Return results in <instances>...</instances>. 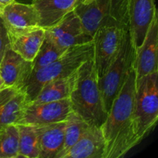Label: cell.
I'll return each instance as SVG.
<instances>
[{"mask_svg":"<svg viewBox=\"0 0 158 158\" xmlns=\"http://www.w3.org/2000/svg\"><path fill=\"white\" fill-rule=\"evenodd\" d=\"M136 74L131 68L100 128L105 139L103 158L123 157L140 140L134 121Z\"/></svg>","mask_w":158,"mask_h":158,"instance_id":"1","label":"cell"},{"mask_svg":"<svg viewBox=\"0 0 158 158\" xmlns=\"http://www.w3.org/2000/svg\"><path fill=\"white\" fill-rule=\"evenodd\" d=\"M69 98L74 113L89 125L101 127L107 114L103 107L94 56L77 69L75 84Z\"/></svg>","mask_w":158,"mask_h":158,"instance_id":"2","label":"cell"},{"mask_svg":"<svg viewBox=\"0 0 158 158\" xmlns=\"http://www.w3.org/2000/svg\"><path fill=\"white\" fill-rule=\"evenodd\" d=\"M94 56V42L70 47L57 60L48 66L32 71L23 88L32 101L44 85L52 80L67 77L79 69L87 60Z\"/></svg>","mask_w":158,"mask_h":158,"instance_id":"3","label":"cell"},{"mask_svg":"<svg viewBox=\"0 0 158 158\" xmlns=\"http://www.w3.org/2000/svg\"><path fill=\"white\" fill-rule=\"evenodd\" d=\"M74 12L85 32L93 37L102 27L129 29L127 0H94L87 5L80 3Z\"/></svg>","mask_w":158,"mask_h":158,"instance_id":"4","label":"cell"},{"mask_svg":"<svg viewBox=\"0 0 158 158\" xmlns=\"http://www.w3.org/2000/svg\"><path fill=\"white\" fill-rule=\"evenodd\" d=\"M135 51L130 31L127 29L118 54L107 70L99 79L100 94L106 114H108L113 101L121 89L130 70L134 66Z\"/></svg>","mask_w":158,"mask_h":158,"instance_id":"5","label":"cell"},{"mask_svg":"<svg viewBox=\"0 0 158 158\" xmlns=\"http://www.w3.org/2000/svg\"><path fill=\"white\" fill-rule=\"evenodd\" d=\"M158 72L136 79L134 121L141 141L156 127L158 120Z\"/></svg>","mask_w":158,"mask_h":158,"instance_id":"6","label":"cell"},{"mask_svg":"<svg viewBox=\"0 0 158 158\" xmlns=\"http://www.w3.org/2000/svg\"><path fill=\"white\" fill-rule=\"evenodd\" d=\"M127 29L114 26L99 29L94 35V61L98 79L107 70L121 46Z\"/></svg>","mask_w":158,"mask_h":158,"instance_id":"7","label":"cell"},{"mask_svg":"<svg viewBox=\"0 0 158 158\" xmlns=\"http://www.w3.org/2000/svg\"><path fill=\"white\" fill-rule=\"evenodd\" d=\"M72 111L69 98L44 103L29 102L19 123L42 126L57 123L66 120Z\"/></svg>","mask_w":158,"mask_h":158,"instance_id":"8","label":"cell"},{"mask_svg":"<svg viewBox=\"0 0 158 158\" xmlns=\"http://www.w3.org/2000/svg\"><path fill=\"white\" fill-rule=\"evenodd\" d=\"M9 35H15L40 27V19L32 3L19 2L15 0L0 12Z\"/></svg>","mask_w":158,"mask_h":158,"instance_id":"9","label":"cell"},{"mask_svg":"<svg viewBox=\"0 0 158 158\" xmlns=\"http://www.w3.org/2000/svg\"><path fill=\"white\" fill-rule=\"evenodd\" d=\"M158 17L154 18L141 45L135 51L134 69L136 79L158 72Z\"/></svg>","mask_w":158,"mask_h":158,"instance_id":"10","label":"cell"},{"mask_svg":"<svg viewBox=\"0 0 158 158\" xmlns=\"http://www.w3.org/2000/svg\"><path fill=\"white\" fill-rule=\"evenodd\" d=\"M129 31L135 49L141 45L148 28L157 15L154 0H127Z\"/></svg>","mask_w":158,"mask_h":158,"instance_id":"11","label":"cell"},{"mask_svg":"<svg viewBox=\"0 0 158 158\" xmlns=\"http://www.w3.org/2000/svg\"><path fill=\"white\" fill-rule=\"evenodd\" d=\"M32 62L23 59L10 47L0 63V75L6 86L23 89L32 72Z\"/></svg>","mask_w":158,"mask_h":158,"instance_id":"12","label":"cell"},{"mask_svg":"<svg viewBox=\"0 0 158 158\" xmlns=\"http://www.w3.org/2000/svg\"><path fill=\"white\" fill-rule=\"evenodd\" d=\"M29 103L23 89L7 86L0 91V128L18 124Z\"/></svg>","mask_w":158,"mask_h":158,"instance_id":"13","label":"cell"},{"mask_svg":"<svg viewBox=\"0 0 158 158\" xmlns=\"http://www.w3.org/2000/svg\"><path fill=\"white\" fill-rule=\"evenodd\" d=\"M105 139L100 127L89 125L63 158H103Z\"/></svg>","mask_w":158,"mask_h":158,"instance_id":"14","label":"cell"},{"mask_svg":"<svg viewBox=\"0 0 158 158\" xmlns=\"http://www.w3.org/2000/svg\"><path fill=\"white\" fill-rule=\"evenodd\" d=\"M82 0H32L39 19L40 26L46 29L55 26L71 13Z\"/></svg>","mask_w":158,"mask_h":158,"instance_id":"15","label":"cell"},{"mask_svg":"<svg viewBox=\"0 0 158 158\" xmlns=\"http://www.w3.org/2000/svg\"><path fill=\"white\" fill-rule=\"evenodd\" d=\"M66 120L36 126L40 148V158H56L64 141Z\"/></svg>","mask_w":158,"mask_h":158,"instance_id":"16","label":"cell"},{"mask_svg":"<svg viewBox=\"0 0 158 158\" xmlns=\"http://www.w3.org/2000/svg\"><path fill=\"white\" fill-rule=\"evenodd\" d=\"M45 39V29L41 27L24 33L9 35L10 49L23 59L32 62Z\"/></svg>","mask_w":158,"mask_h":158,"instance_id":"17","label":"cell"},{"mask_svg":"<svg viewBox=\"0 0 158 158\" xmlns=\"http://www.w3.org/2000/svg\"><path fill=\"white\" fill-rule=\"evenodd\" d=\"M77 75V70L67 77H62L46 83L42 87L36 97L30 102L44 103L69 98L73 89Z\"/></svg>","mask_w":158,"mask_h":158,"instance_id":"18","label":"cell"},{"mask_svg":"<svg viewBox=\"0 0 158 158\" xmlns=\"http://www.w3.org/2000/svg\"><path fill=\"white\" fill-rule=\"evenodd\" d=\"M19 158H40V148L36 126L19 123Z\"/></svg>","mask_w":158,"mask_h":158,"instance_id":"19","label":"cell"},{"mask_svg":"<svg viewBox=\"0 0 158 158\" xmlns=\"http://www.w3.org/2000/svg\"><path fill=\"white\" fill-rule=\"evenodd\" d=\"M88 126L89 124L73 111L69 114L66 120L63 148L56 156V158H63L67 151H69L81 137Z\"/></svg>","mask_w":158,"mask_h":158,"instance_id":"20","label":"cell"},{"mask_svg":"<svg viewBox=\"0 0 158 158\" xmlns=\"http://www.w3.org/2000/svg\"><path fill=\"white\" fill-rule=\"evenodd\" d=\"M0 158H19L17 124H10L0 128Z\"/></svg>","mask_w":158,"mask_h":158,"instance_id":"21","label":"cell"},{"mask_svg":"<svg viewBox=\"0 0 158 158\" xmlns=\"http://www.w3.org/2000/svg\"><path fill=\"white\" fill-rule=\"evenodd\" d=\"M67 49H63L48 39L45 38L40 50L32 61V71L48 66L63 55Z\"/></svg>","mask_w":158,"mask_h":158,"instance_id":"22","label":"cell"},{"mask_svg":"<svg viewBox=\"0 0 158 158\" xmlns=\"http://www.w3.org/2000/svg\"><path fill=\"white\" fill-rule=\"evenodd\" d=\"M9 46H10V41H9V33L0 15V63L6 51L9 48Z\"/></svg>","mask_w":158,"mask_h":158,"instance_id":"23","label":"cell"},{"mask_svg":"<svg viewBox=\"0 0 158 158\" xmlns=\"http://www.w3.org/2000/svg\"><path fill=\"white\" fill-rule=\"evenodd\" d=\"M15 0H0V12L8 5L11 4L12 2H15Z\"/></svg>","mask_w":158,"mask_h":158,"instance_id":"24","label":"cell"},{"mask_svg":"<svg viewBox=\"0 0 158 158\" xmlns=\"http://www.w3.org/2000/svg\"><path fill=\"white\" fill-rule=\"evenodd\" d=\"M6 87H7V86H6V84H5L4 83V80H3V79L2 78L1 75H0V91L2 90V89H5Z\"/></svg>","mask_w":158,"mask_h":158,"instance_id":"25","label":"cell"},{"mask_svg":"<svg viewBox=\"0 0 158 158\" xmlns=\"http://www.w3.org/2000/svg\"><path fill=\"white\" fill-rule=\"evenodd\" d=\"M93 1H94V0H82L81 3H82V4H83V5H87V4H89V3H90L91 2H93Z\"/></svg>","mask_w":158,"mask_h":158,"instance_id":"26","label":"cell"},{"mask_svg":"<svg viewBox=\"0 0 158 158\" xmlns=\"http://www.w3.org/2000/svg\"><path fill=\"white\" fill-rule=\"evenodd\" d=\"M31 1H32V0H31Z\"/></svg>","mask_w":158,"mask_h":158,"instance_id":"27","label":"cell"}]
</instances>
